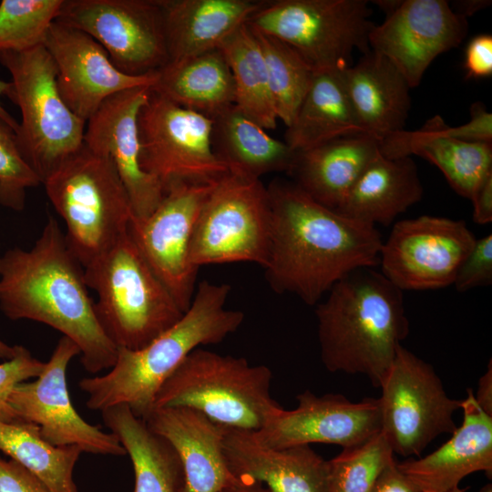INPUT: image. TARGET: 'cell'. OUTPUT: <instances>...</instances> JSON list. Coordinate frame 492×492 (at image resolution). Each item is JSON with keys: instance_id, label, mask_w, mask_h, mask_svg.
Masks as SVG:
<instances>
[{"instance_id": "6da1fadb", "label": "cell", "mask_w": 492, "mask_h": 492, "mask_svg": "<svg viewBox=\"0 0 492 492\" xmlns=\"http://www.w3.org/2000/svg\"><path fill=\"white\" fill-rule=\"evenodd\" d=\"M267 189L272 226L263 269L273 292L316 305L350 272L378 266L383 239L375 226L318 203L291 179H274Z\"/></svg>"}, {"instance_id": "7a4b0ae2", "label": "cell", "mask_w": 492, "mask_h": 492, "mask_svg": "<svg viewBox=\"0 0 492 492\" xmlns=\"http://www.w3.org/2000/svg\"><path fill=\"white\" fill-rule=\"evenodd\" d=\"M88 289L84 268L52 216L31 249L15 247L0 256L3 313L57 330L78 346L86 371L97 374L114 365L118 347L104 331Z\"/></svg>"}, {"instance_id": "3957f363", "label": "cell", "mask_w": 492, "mask_h": 492, "mask_svg": "<svg viewBox=\"0 0 492 492\" xmlns=\"http://www.w3.org/2000/svg\"><path fill=\"white\" fill-rule=\"evenodd\" d=\"M230 292L227 283L200 282L190 307L175 324L141 349L118 348L107 374L79 381L87 408L102 412L122 405L145 419L160 386L189 354L222 342L241 325L244 313L226 308Z\"/></svg>"}, {"instance_id": "277c9868", "label": "cell", "mask_w": 492, "mask_h": 492, "mask_svg": "<svg viewBox=\"0 0 492 492\" xmlns=\"http://www.w3.org/2000/svg\"><path fill=\"white\" fill-rule=\"evenodd\" d=\"M316 305L325 368L366 375L379 387L409 333L402 291L381 272L361 268L337 282Z\"/></svg>"}, {"instance_id": "5b68a950", "label": "cell", "mask_w": 492, "mask_h": 492, "mask_svg": "<svg viewBox=\"0 0 492 492\" xmlns=\"http://www.w3.org/2000/svg\"><path fill=\"white\" fill-rule=\"evenodd\" d=\"M84 275L98 297L95 302L98 320L118 348H143L184 314L128 230L84 268Z\"/></svg>"}, {"instance_id": "8992f818", "label": "cell", "mask_w": 492, "mask_h": 492, "mask_svg": "<svg viewBox=\"0 0 492 492\" xmlns=\"http://www.w3.org/2000/svg\"><path fill=\"white\" fill-rule=\"evenodd\" d=\"M271 382L266 365L199 347L160 386L153 408H190L227 428L256 432L282 408Z\"/></svg>"}, {"instance_id": "52a82bcc", "label": "cell", "mask_w": 492, "mask_h": 492, "mask_svg": "<svg viewBox=\"0 0 492 492\" xmlns=\"http://www.w3.org/2000/svg\"><path fill=\"white\" fill-rule=\"evenodd\" d=\"M66 224V240L83 268L128 230L132 217L126 189L107 154L85 144L43 182Z\"/></svg>"}, {"instance_id": "ba28073f", "label": "cell", "mask_w": 492, "mask_h": 492, "mask_svg": "<svg viewBox=\"0 0 492 492\" xmlns=\"http://www.w3.org/2000/svg\"><path fill=\"white\" fill-rule=\"evenodd\" d=\"M12 77L6 96L21 111L15 133L18 149L44 180L84 144L86 122L63 100L56 64L44 44L28 50L0 52Z\"/></svg>"}, {"instance_id": "9c48e42d", "label": "cell", "mask_w": 492, "mask_h": 492, "mask_svg": "<svg viewBox=\"0 0 492 492\" xmlns=\"http://www.w3.org/2000/svg\"><path fill=\"white\" fill-rule=\"evenodd\" d=\"M371 14L366 0H263L246 24L286 43L321 72L344 69L354 50H370Z\"/></svg>"}, {"instance_id": "30bf717a", "label": "cell", "mask_w": 492, "mask_h": 492, "mask_svg": "<svg viewBox=\"0 0 492 492\" xmlns=\"http://www.w3.org/2000/svg\"><path fill=\"white\" fill-rule=\"evenodd\" d=\"M272 210L261 179L230 172L218 179L199 212L190 247L191 264L249 261L266 264Z\"/></svg>"}, {"instance_id": "8fae6325", "label": "cell", "mask_w": 492, "mask_h": 492, "mask_svg": "<svg viewBox=\"0 0 492 492\" xmlns=\"http://www.w3.org/2000/svg\"><path fill=\"white\" fill-rule=\"evenodd\" d=\"M381 432L395 454L420 456L456 429L462 400L450 398L433 366L402 345L380 386Z\"/></svg>"}, {"instance_id": "7c38bea8", "label": "cell", "mask_w": 492, "mask_h": 492, "mask_svg": "<svg viewBox=\"0 0 492 492\" xmlns=\"http://www.w3.org/2000/svg\"><path fill=\"white\" fill-rule=\"evenodd\" d=\"M138 127L140 166L165 190L179 183H212L228 173L213 152L211 118L151 89Z\"/></svg>"}, {"instance_id": "4fadbf2b", "label": "cell", "mask_w": 492, "mask_h": 492, "mask_svg": "<svg viewBox=\"0 0 492 492\" xmlns=\"http://www.w3.org/2000/svg\"><path fill=\"white\" fill-rule=\"evenodd\" d=\"M55 21L94 38L125 74L154 73L169 61L159 0H63Z\"/></svg>"}, {"instance_id": "5bb4252c", "label": "cell", "mask_w": 492, "mask_h": 492, "mask_svg": "<svg viewBox=\"0 0 492 492\" xmlns=\"http://www.w3.org/2000/svg\"><path fill=\"white\" fill-rule=\"evenodd\" d=\"M476 239L463 220L430 215L399 220L383 241L378 266L402 292L445 288Z\"/></svg>"}, {"instance_id": "9a60e30c", "label": "cell", "mask_w": 492, "mask_h": 492, "mask_svg": "<svg viewBox=\"0 0 492 492\" xmlns=\"http://www.w3.org/2000/svg\"><path fill=\"white\" fill-rule=\"evenodd\" d=\"M215 182L172 185L149 217L128 223L141 254L184 313L197 287L199 269L190 260L193 229Z\"/></svg>"}, {"instance_id": "2e32d148", "label": "cell", "mask_w": 492, "mask_h": 492, "mask_svg": "<svg viewBox=\"0 0 492 492\" xmlns=\"http://www.w3.org/2000/svg\"><path fill=\"white\" fill-rule=\"evenodd\" d=\"M79 354L78 346L63 335L42 373L33 381L15 386L10 405L22 421L36 425L41 436L56 446H77L97 455H127L115 435L88 424L71 402L67 369Z\"/></svg>"}, {"instance_id": "e0dca14e", "label": "cell", "mask_w": 492, "mask_h": 492, "mask_svg": "<svg viewBox=\"0 0 492 492\" xmlns=\"http://www.w3.org/2000/svg\"><path fill=\"white\" fill-rule=\"evenodd\" d=\"M467 31V19L446 0H403L382 24L374 26L368 45L385 56L413 88L434 59L458 46Z\"/></svg>"}, {"instance_id": "ac0fdd59", "label": "cell", "mask_w": 492, "mask_h": 492, "mask_svg": "<svg viewBox=\"0 0 492 492\" xmlns=\"http://www.w3.org/2000/svg\"><path fill=\"white\" fill-rule=\"evenodd\" d=\"M292 410L282 407L258 431L257 441L272 448L314 443L344 447L364 442L381 431L378 398L352 402L342 395L317 396L309 390L297 395Z\"/></svg>"}, {"instance_id": "d6986e66", "label": "cell", "mask_w": 492, "mask_h": 492, "mask_svg": "<svg viewBox=\"0 0 492 492\" xmlns=\"http://www.w3.org/2000/svg\"><path fill=\"white\" fill-rule=\"evenodd\" d=\"M43 44L56 64L63 100L86 123L108 97L134 87H152L156 82V72L123 73L94 38L56 21L50 25Z\"/></svg>"}, {"instance_id": "ffe728a7", "label": "cell", "mask_w": 492, "mask_h": 492, "mask_svg": "<svg viewBox=\"0 0 492 492\" xmlns=\"http://www.w3.org/2000/svg\"><path fill=\"white\" fill-rule=\"evenodd\" d=\"M151 93L138 87L106 99L87 120L84 144L107 154L128 193L133 220L149 217L161 202L165 190L159 179L140 166L138 117Z\"/></svg>"}, {"instance_id": "44dd1931", "label": "cell", "mask_w": 492, "mask_h": 492, "mask_svg": "<svg viewBox=\"0 0 492 492\" xmlns=\"http://www.w3.org/2000/svg\"><path fill=\"white\" fill-rule=\"evenodd\" d=\"M143 420L172 446L179 456V492H221L239 482L223 451L225 426L184 407L153 408Z\"/></svg>"}, {"instance_id": "7402d4cb", "label": "cell", "mask_w": 492, "mask_h": 492, "mask_svg": "<svg viewBox=\"0 0 492 492\" xmlns=\"http://www.w3.org/2000/svg\"><path fill=\"white\" fill-rule=\"evenodd\" d=\"M223 451L241 484H260L269 492H325L327 460L309 445L272 448L251 431L226 427Z\"/></svg>"}, {"instance_id": "603a6c76", "label": "cell", "mask_w": 492, "mask_h": 492, "mask_svg": "<svg viewBox=\"0 0 492 492\" xmlns=\"http://www.w3.org/2000/svg\"><path fill=\"white\" fill-rule=\"evenodd\" d=\"M461 409L463 422L446 442L424 457L397 463L421 492H447L478 471L491 477L492 415L478 405L471 389Z\"/></svg>"}, {"instance_id": "cb8c5ba5", "label": "cell", "mask_w": 492, "mask_h": 492, "mask_svg": "<svg viewBox=\"0 0 492 492\" xmlns=\"http://www.w3.org/2000/svg\"><path fill=\"white\" fill-rule=\"evenodd\" d=\"M445 121L436 116L415 131L402 130L380 142L390 159L416 155L436 166L451 188L471 199L483 179L492 172V143L466 142L448 136Z\"/></svg>"}, {"instance_id": "d4e9b609", "label": "cell", "mask_w": 492, "mask_h": 492, "mask_svg": "<svg viewBox=\"0 0 492 492\" xmlns=\"http://www.w3.org/2000/svg\"><path fill=\"white\" fill-rule=\"evenodd\" d=\"M342 74L365 134L383 141L405 129L411 87L385 56L369 50L355 65L343 69Z\"/></svg>"}, {"instance_id": "484cf974", "label": "cell", "mask_w": 492, "mask_h": 492, "mask_svg": "<svg viewBox=\"0 0 492 492\" xmlns=\"http://www.w3.org/2000/svg\"><path fill=\"white\" fill-rule=\"evenodd\" d=\"M379 153L380 140L371 135L341 137L296 151L288 175L313 200L336 210L361 173Z\"/></svg>"}, {"instance_id": "4316f807", "label": "cell", "mask_w": 492, "mask_h": 492, "mask_svg": "<svg viewBox=\"0 0 492 492\" xmlns=\"http://www.w3.org/2000/svg\"><path fill=\"white\" fill-rule=\"evenodd\" d=\"M263 0H159L169 61L219 48Z\"/></svg>"}, {"instance_id": "83f0119b", "label": "cell", "mask_w": 492, "mask_h": 492, "mask_svg": "<svg viewBox=\"0 0 492 492\" xmlns=\"http://www.w3.org/2000/svg\"><path fill=\"white\" fill-rule=\"evenodd\" d=\"M417 167L411 157L379 153L364 169L336 211L376 227L389 226L423 197Z\"/></svg>"}, {"instance_id": "f1b7e54d", "label": "cell", "mask_w": 492, "mask_h": 492, "mask_svg": "<svg viewBox=\"0 0 492 492\" xmlns=\"http://www.w3.org/2000/svg\"><path fill=\"white\" fill-rule=\"evenodd\" d=\"M212 119L211 144L228 172L261 179L273 172L289 173L296 151L244 115L235 105Z\"/></svg>"}, {"instance_id": "f546056e", "label": "cell", "mask_w": 492, "mask_h": 492, "mask_svg": "<svg viewBox=\"0 0 492 492\" xmlns=\"http://www.w3.org/2000/svg\"><path fill=\"white\" fill-rule=\"evenodd\" d=\"M151 89L210 118L235 105L232 74L220 48L168 62L156 71Z\"/></svg>"}, {"instance_id": "4dcf8cb0", "label": "cell", "mask_w": 492, "mask_h": 492, "mask_svg": "<svg viewBox=\"0 0 492 492\" xmlns=\"http://www.w3.org/2000/svg\"><path fill=\"white\" fill-rule=\"evenodd\" d=\"M342 70L314 72L284 142L303 151L333 139L364 133L348 97Z\"/></svg>"}, {"instance_id": "1f68e13d", "label": "cell", "mask_w": 492, "mask_h": 492, "mask_svg": "<svg viewBox=\"0 0 492 492\" xmlns=\"http://www.w3.org/2000/svg\"><path fill=\"white\" fill-rule=\"evenodd\" d=\"M101 414L105 425L130 457L134 492H179L181 468L172 446L150 430L127 405L108 407Z\"/></svg>"}, {"instance_id": "d6a6232c", "label": "cell", "mask_w": 492, "mask_h": 492, "mask_svg": "<svg viewBox=\"0 0 492 492\" xmlns=\"http://www.w3.org/2000/svg\"><path fill=\"white\" fill-rule=\"evenodd\" d=\"M232 74L235 107L263 128L279 120L273 107L261 49L254 31L244 24L220 45Z\"/></svg>"}, {"instance_id": "836d02e7", "label": "cell", "mask_w": 492, "mask_h": 492, "mask_svg": "<svg viewBox=\"0 0 492 492\" xmlns=\"http://www.w3.org/2000/svg\"><path fill=\"white\" fill-rule=\"evenodd\" d=\"M0 450L36 477L49 492H77L75 466L83 452L77 446H56L28 422H0Z\"/></svg>"}, {"instance_id": "e575fe53", "label": "cell", "mask_w": 492, "mask_h": 492, "mask_svg": "<svg viewBox=\"0 0 492 492\" xmlns=\"http://www.w3.org/2000/svg\"><path fill=\"white\" fill-rule=\"evenodd\" d=\"M253 31L264 58L270 92L277 118L288 127L292 122L312 84L314 71L286 43Z\"/></svg>"}, {"instance_id": "d590c367", "label": "cell", "mask_w": 492, "mask_h": 492, "mask_svg": "<svg viewBox=\"0 0 492 492\" xmlns=\"http://www.w3.org/2000/svg\"><path fill=\"white\" fill-rule=\"evenodd\" d=\"M395 453L380 431L327 460L325 492H371Z\"/></svg>"}, {"instance_id": "8d00e7d4", "label": "cell", "mask_w": 492, "mask_h": 492, "mask_svg": "<svg viewBox=\"0 0 492 492\" xmlns=\"http://www.w3.org/2000/svg\"><path fill=\"white\" fill-rule=\"evenodd\" d=\"M63 0H3L0 3V52L28 50L44 43Z\"/></svg>"}, {"instance_id": "74e56055", "label": "cell", "mask_w": 492, "mask_h": 492, "mask_svg": "<svg viewBox=\"0 0 492 492\" xmlns=\"http://www.w3.org/2000/svg\"><path fill=\"white\" fill-rule=\"evenodd\" d=\"M39 184L40 178L18 149L15 132L0 120V204L22 210L26 190Z\"/></svg>"}, {"instance_id": "f35d334b", "label": "cell", "mask_w": 492, "mask_h": 492, "mask_svg": "<svg viewBox=\"0 0 492 492\" xmlns=\"http://www.w3.org/2000/svg\"><path fill=\"white\" fill-rule=\"evenodd\" d=\"M45 365L22 345H17L13 358L0 364V422H22L10 405L11 393L18 384L37 377Z\"/></svg>"}, {"instance_id": "ab89813d", "label": "cell", "mask_w": 492, "mask_h": 492, "mask_svg": "<svg viewBox=\"0 0 492 492\" xmlns=\"http://www.w3.org/2000/svg\"><path fill=\"white\" fill-rule=\"evenodd\" d=\"M492 283V235L476 239L473 248L459 266L454 282L458 292Z\"/></svg>"}, {"instance_id": "60d3db41", "label": "cell", "mask_w": 492, "mask_h": 492, "mask_svg": "<svg viewBox=\"0 0 492 492\" xmlns=\"http://www.w3.org/2000/svg\"><path fill=\"white\" fill-rule=\"evenodd\" d=\"M470 115V120L463 125L449 127L445 124V132L466 142L492 143V114L478 103L472 105Z\"/></svg>"}, {"instance_id": "b9f144b4", "label": "cell", "mask_w": 492, "mask_h": 492, "mask_svg": "<svg viewBox=\"0 0 492 492\" xmlns=\"http://www.w3.org/2000/svg\"><path fill=\"white\" fill-rule=\"evenodd\" d=\"M0 492H49L44 484L13 459L0 457Z\"/></svg>"}, {"instance_id": "7bdbcfd3", "label": "cell", "mask_w": 492, "mask_h": 492, "mask_svg": "<svg viewBox=\"0 0 492 492\" xmlns=\"http://www.w3.org/2000/svg\"><path fill=\"white\" fill-rule=\"evenodd\" d=\"M465 68L467 77H485L492 75V36L487 34L474 37L466 49Z\"/></svg>"}, {"instance_id": "ee69618b", "label": "cell", "mask_w": 492, "mask_h": 492, "mask_svg": "<svg viewBox=\"0 0 492 492\" xmlns=\"http://www.w3.org/2000/svg\"><path fill=\"white\" fill-rule=\"evenodd\" d=\"M371 492H421L414 483L400 471L395 459L387 465L378 476Z\"/></svg>"}, {"instance_id": "f6af8a7d", "label": "cell", "mask_w": 492, "mask_h": 492, "mask_svg": "<svg viewBox=\"0 0 492 492\" xmlns=\"http://www.w3.org/2000/svg\"><path fill=\"white\" fill-rule=\"evenodd\" d=\"M473 220L479 225L492 221V172L488 173L474 191Z\"/></svg>"}, {"instance_id": "bcb514c9", "label": "cell", "mask_w": 492, "mask_h": 492, "mask_svg": "<svg viewBox=\"0 0 492 492\" xmlns=\"http://www.w3.org/2000/svg\"><path fill=\"white\" fill-rule=\"evenodd\" d=\"M475 399L478 405L489 415H492V364H487L486 373L480 377Z\"/></svg>"}, {"instance_id": "7dc6e473", "label": "cell", "mask_w": 492, "mask_h": 492, "mask_svg": "<svg viewBox=\"0 0 492 492\" xmlns=\"http://www.w3.org/2000/svg\"><path fill=\"white\" fill-rule=\"evenodd\" d=\"M491 4L489 0H459L450 4L452 9L459 15L467 19L468 16L483 10Z\"/></svg>"}, {"instance_id": "c3c4849f", "label": "cell", "mask_w": 492, "mask_h": 492, "mask_svg": "<svg viewBox=\"0 0 492 492\" xmlns=\"http://www.w3.org/2000/svg\"><path fill=\"white\" fill-rule=\"evenodd\" d=\"M10 82H5L0 79V98L4 95H7L10 89ZM0 120L6 124L14 132L16 133L19 123L4 108L0 101Z\"/></svg>"}, {"instance_id": "681fc988", "label": "cell", "mask_w": 492, "mask_h": 492, "mask_svg": "<svg viewBox=\"0 0 492 492\" xmlns=\"http://www.w3.org/2000/svg\"><path fill=\"white\" fill-rule=\"evenodd\" d=\"M221 492H269L263 486L260 484L244 485L240 482L231 486Z\"/></svg>"}, {"instance_id": "f907efd6", "label": "cell", "mask_w": 492, "mask_h": 492, "mask_svg": "<svg viewBox=\"0 0 492 492\" xmlns=\"http://www.w3.org/2000/svg\"><path fill=\"white\" fill-rule=\"evenodd\" d=\"M403 0L373 1V3H375L376 5H378L384 13H386V15L395 11L400 6Z\"/></svg>"}, {"instance_id": "816d5d0a", "label": "cell", "mask_w": 492, "mask_h": 492, "mask_svg": "<svg viewBox=\"0 0 492 492\" xmlns=\"http://www.w3.org/2000/svg\"><path fill=\"white\" fill-rule=\"evenodd\" d=\"M17 351V345L10 346L0 339V359L9 360L13 358Z\"/></svg>"}, {"instance_id": "f5cc1de1", "label": "cell", "mask_w": 492, "mask_h": 492, "mask_svg": "<svg viewBox=\"0 0 492 492\" xmlns=\"http://www.w3.org/2000/svg\"><path fill=\"white\" fill-rule=\"evenodd\" d=\"M447 492H465V490L459 488V487H456ZM481 492H492L491 485L488 484L486 487H484Z\"/></svg>"}]
</instances>
